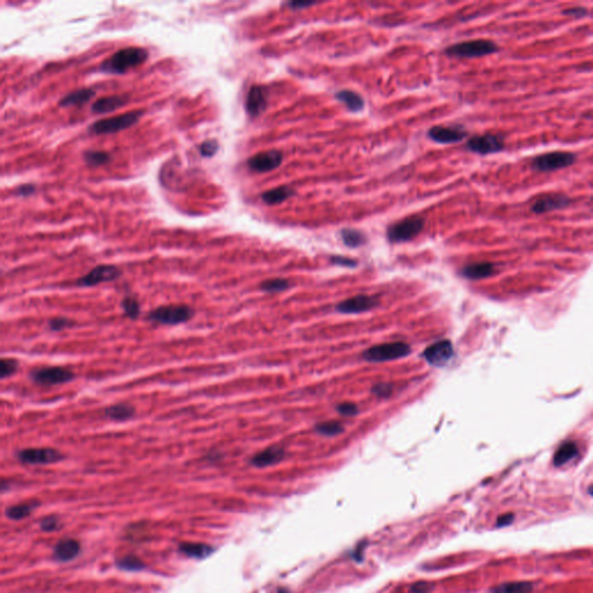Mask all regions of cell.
<instances>
[{"instance_id":"ac0fdd59","label":"cell","mask_w":593,"mask_h":593,"mask_svg":"<svg viewBox=\"0 0 593 593\" xmlns=\"http://www.w3.org/2000/svg\"><path fill=\"white\" fill-rule=\"evenodd\" d=\"M284 457V449L280 446H270L268 449L256 453L255 456L251 459V464L257 468L269 467L281 463Z\"/></svg>"},{"instance_id":"ffe728a7","label":"cell","mask_w":593,"mask_h":593,"mask_svg":"<svg viewBox=\"0 0 593 593\" xmlns=\"http://www.w3.org/2000/svg\"><path fill=\"white\" fill-rule=\"evenodd\" d=\"M104 416L114 422L129 421L136 415V408L128 402H119L108 406L104 410Z\"/></svg>"},{"instance_id":"f6af8a7d","label":"cell","mask_w":593,"mask_h":593,"mask_svg":"<svg viewBox=\"0 0 593 593\" xmlns=\"http://www.w3.org/2000/svg\"><path fill=\"white\" fill-rule=\"evenodd\" d=\"M317 4L318 3H313V1H291V3H288V6L291 10H302V8H311V6Z\"/></svg>"},{"instance_id":"ba28073f","label":"cell","mask_w":593,"mask_h":593,"mask_svg":"<svg viewBox=\"0 0 593 593\" xmlns=\"http://www.w3.org/2000/svg\"><path fill=\"white\" fill-rule=\"evenodd\" d=\"M576 162V155L572 152L555 151L538 155L531 162V167L538 172H554L568 168Z\"/></svg>"},{"instance_id":"30bf717a","label":"cell","mask_w":593,"mask_h":593,"mask_svg":"<svg viewBox=\"0 0 593 593\" xmlns=\"http://www.w3.org/2000/svg\"><path fill=\"white\" fill-rule=\"evenodd\" d=\"M119 276H121V270L119 266H113V264H100L90 270V273H87L85 276L78 278L75 282V285L79 288H92L101 283L116 281Z\"/></svg>"},{"instance_id":"74e56055","label":"cell","mask_w":593,"mask_h":593,"mask_svg":"<svg viewBox=\"0 0 593 593\" xmlns=\"http://www.w3.org/2000/svg\"><path fill=\"white\" fill-rule=\"evenodd\" d=\"M75 324L76 322L71 319H68V318H54L48 322V326L52 331H61L65 328L73 327Z\"/></svg>"},{"instance_id":"4dcf8cb0","label":"cell","mask_w":593,"mask_h":593,"mask_svg":"<svg viewBox=\"0 0 593 593\" xmlns=\"http://www.w3.org/2000/svg\"><path fill=\"white\" fill-rule=\"evenodd\" d=\"M122 309L126 317L131 320H137L141 314V304L133 295H126L122 300Z\"/></svg>"},{"instance_id":"9c48e42d","label":"cell","mask_w":593,"mask_h":593,"mask_svg":"<svg viewBox=\"0 0 593 593\" xmlns=\"http://www.w3.org/2000/svg\"><path fill=\"white\" fill-rule=\"evenodd\" d=\"M17 459L26 465H51L64 460L65 456L52 447H29L18 451Z\"/></svg>"},{"instance_id":"52a82bcc","label":"cell","mask_w":593,"mask_h":593,"mask_svg":"<svg viewBox=\"0 0 593 593\" xmlns=\"http://www.w3.org/2000/svg\"><path fill=\"white\" fill-rule=\"evenodd\" d=\"M75 373L72 370L63 367H39L30 371L29 378L32 379L37 385L40 386H56L61 384H68L75 379Z\"/></svg>"},{"instance_id":"c3c4849f","label":"cell","mask_w":593,"mask_h":593,"mask_svg":"<svg viewBox=\"0 0 593 593\" xmlns=\"http://www.w3.org/2000/svg\"><path fill=\"white\" fill-rule=\"evenodd\" d=\"M590 493L592 494L593 495V485L592 487H591V488H590Z\"/></svg>"},{"instance_id":"ab89813d","label":"cell","mask_w":593,"mask_h":593,"mask_svg":"<svg viewBox=\"0 0 593 593\" xmlns=\"http://www.w3.org/2000/svg\"><path fill=\"white\" fill-rule=\"evenodd\" d=\"M336 410H338V413L342 416L351 417L356 416L357 414H358V407L356 405H353V403L350 402H344L341 403V405H338L336 407Z\"/></svg>"},{"instance_id":"8d00e7d4","label":"cell","mask_w":593,"mask_h":593,"mask_svg":"<svg viewBox=\"0 0 593 593\" xmlns=\"http://www.w3.org/2000/svg\"><path fill=\"white\" fill-rule=\"evenodd\" d=\"M218 148H220V144H218V142L216 139H208V141L203 142L200 145L198 150H200L202 157L210 158V157H213V155H216Z\"/></svg>"},{"instance_id":"836d02e7","label":"cell","mask_w":593,"mask_h":593,"mask_svg":"<svg viewBox=\"0 0 593 593\" xmlns=\"http://www.w3.org/2000/svg\"><path fill=\"white\" fill-rule=\"evenodd\" d=\"M289 288H290V283L284 278H271V280L262 282V284H261V290L264 292H269V293L285 291Z\"/></svg>"},{"instance_id":"4316f807","label":"cell","mask_w":593,"mask_h":593,"mask_svg":"<svg viewBox=\"0 0 593 593\" xmlns=\"http://www.w3.org/2000/svg\"><path fill=\"white\" fill-rule=\"evenodd\" d=\"M39 502H27V503L17 504L10 507L5 511V514L8 519L12 521H21L23 518L28 517L35 507H39Z\"/></svg>"},{"instance_id":"2e32d148","label":"cell","mask_w":593,"mask_h":593,"mask_svg":"<svg viewBox=\"0 0 593 593\" xmlns=\"http://www.w3.org/2000/svg\"><path fill=\"white\" fill-rule=\"evenodd\" d=\"M268 107V93L261 85H253L246 97V110L252 117H257L266 112Z\"/></svg>"},{"instance_id":"d6986e66","label":"cell","mask_w":593,"mask_h":593,"mask_svg":"<svg viewBox=\"0 0 593 593\" xmlns=\"http://www.w3.org/2000/svg\"><path fill=\"white\" fill-rule=\"evenodd\" d=\"M81 547L78 540L65 538L58 541L54 548V558L58 562H68L79 555Z\"/></svg>"},{"instance_id":"ee69618b","label":"cell","mask_w":593,"mask_h":593,"mask_svg":"<svg viewBox=\"0 0 593 593\" xmlns=\"http://www.w3.org/2000/svg\"><path fill=\"white\" fill-rule=\"evenodd\" d=\"M331 262L335 263V264H338V266H356V262H355L353 260L348 259V257H343V256H334V257H331Z\"/></svg>"},{"instance_id":"603a6c76","label":"cell","mask_w":593,"mask_h":593,"mask_svg":"<svg viewBox=\"0 0 593 593\" xmlns=\"http://www.w3.org/2000/svg\"><path fill=\"white\" fill-rule=\"evenodd\" d=\"M496 271L493 263L480 262L468 264L463 269V275L469 280H481L492 276Z\"/></svg>"},{"instance_id":"8fae6325","label":"cell","mask_w":593,"mask_h":593,"mask_svg":"<svg viewBox=\"0 0 593 593\" xmlns=\"http://www.w3.org/2000/svg\"><path fill=\"white\" fill-rule=\"evenodd\" d=\"M504 146L505 143L503 138L495 133H485L480 136L472 137L466 144L468 151L482 155L503 151Z\"/></svg>"},{"instance_id":"f1b7e54d","label":"cell","mask_w":593,"mask_h":593,"mask_svg":"<svg viewBox=\"0 0 593 593\" xmlns=\"http://www.w3.org/2000/svg\"><path fill=\"white\" fill-rule=\"evenodd\" d=\"M342 241L344 242L345 246H348L350 249H357L363 246L367 242V237L365 234L362 233L360 231L355 230V229H344L341 231Z\"/></svg>"},{"instance_id":"b9f144b4","label":"cell","mask_w":593,"mask_h":593,"mask_svg":"<svg viewBox=\"0 0 593 593\" xmlns=\"http://www.w3.org/2000/svg\"><path fill=\"white\" fill-rule=\"evenodd\" d=\"M587 13H589L587 8H567L563 11V14L572 17V18H583V17L587 15Z\"/></svg>"},{"instance_id":"e575fe53","label":"cell","mask_w":593,"mask_h":593,"mask_svg":"<svg viewBox=\"0 0 593 593\" xmlns=\"http://www.w3.org/2000/svg\"><path fill=\"white\" fill-rule=\"evenodd\" d=\"M84 159L87 162V165L97 166L106 165L110 160V155L104 151H86L84 155Z\"/></svg>"},{"instance_id":"7dc6e473","label":"cell","mask_w":593,"mask_h":593,"mask_svg":"<svg viewBox=\"0 0 593 593\" xmlns=\"http://www.w3.org/2000/svg\"><path fill=\"white\" fill-rule=\"evenodd\" d=\"M514 519V516L510 514H504V516H500L498 518V521H497V526H505L509 525L511 521Z\"/></svg>"},{"instance_id":"e0dca14e","label":"cell","mask_w":593,"mask_h":593,"mask_svg":"<svg viewBox=\"0 0 593 593\" xmlns=\"http://www.w3.org/2000/svg\"><path fill=\"white\" fill-rule=\"evenodd\" d=\"M428 137L438 144H456L464 141L467 133L460 128L437 126L429 130Z\"/></svg>"},{"instance_id":"bcb514c9","label":"cell","mask_w":593,"mask_h":593,"mask_svg":"<svg viewBox=\"0 0 593 593\" xmlns=\"http://www.w3.org/2000/svg\"><path fill=\"white\" fill-rule=\"evenodd\" d=\"M35 193V187L32 186V184H23V186H20L18 188V191H17V194L19 196H30V195L34 194Z\"/></svg>"},{"instance_id":"60d3db41","label":"cell","mask_w":593,"mask_h":593,"mask_svg":"<svg viewBox=\"0 0 593 593\" xmlns=\"http://www.w3.org/2000/svg\"><path fill=\"white\" fill-rule=\"evenodd\" d=\"M392 392L393 386L391 384H378V385L373 386V389H372V393L374 396L381 398V399H385V398L392 396Z\"/></svg>"},{"instance_id":"484cf974","label":"cell","mask_w":593,"mask_h":593,"mask_svg":"<svg viewBox=\"0 0 593 593\" xmlns=\"http://www.w3.org/2000/svg\"><path fill=\"white\" fill-rule=\"evenodd\" d=\"M179 550L188 557L205 558L210 554H213L215 550H213V547L205 545V543H182L179 546Z\"/></svg>"},{"instance_id":"f546056e","label":"cell","mask_w":593,"mask_h":593,"mask_svg":"<svg viewBox=\"0 0 593 593\" xmlns=\"http://www.w3.org/2000/svg\"><path fill=\"white\" fill-rule=\"evenodd\" d=\"M532 583L511 582L504 583L493 589L492 593H529L532 591Z\"/></svg>"},{"instance_id":"3957f363","label":"cell","mask_w":593,"mask_h":593,"mask_svg":"<svg viewBox=\"0 0 593 593\" xmlns=\"http://www.w3.org/2000/svg\"><path fill=\"white\" fill-rule=\"evenodd\" d=\"M498 46L490 40L465 41L446 48L445 54L449 57L476 58L485 57L498 51Z\"/></svg>"},{"instance_id":"8992f818","label":"cell","mask_w":593,"mask_h":593,"mask_svg":"<svg viewBox=\"0 0 593 593\" xmlns=\"http://www.w3.org/2000/svg\"><path fill=\"white\" fill-rule=\"evenodd\" d=\"M143 115L142 110H133L121 115L113 116L109 119H100L90 126V133L95 135H110L122 130L129 129L138 123Z\"/></svg>"},{"instance_id":"1f68e13d","label":"cell","mask_w":593,"mask_h":593,"mask_svg":"<svg viewBox=\"0 0 593 593\" xmlns=\"http://www.w3.org/2000/svg\"><path fill=\"white\" fill-rule=\"evenodd\" d=\"M315 431L321 436L334 437L344 431V427L338 421L322 422L315 427Z\"/></svg>"},{"instance_id":"9a60e30c","label":"cell","mask_w":593,"mask_h":593,"mask_svg":"<svg viewBox=\"0 0 593 593\" xmlns=\"http://www.w3.org/2000/svg\"><path fill=\"white\" fill-rule=\"evenodd\" d=\"M378 305V299L371 295H355L351 298L345 299L338 304V312L343 314H358V313L367 312L374 309Z\"/></svg>"},{"instance_id":"7a4b0ae2","label":"cell","mask_w":593,"mask_h":593,"mask_svg":"<svg viewBox=\"0 0 593 593\" xmlns=\"http://www.w3.org/2000/svg\"><path fill=\"white\" fill-rule=\"evenodd\" d=\"M194 309L188 305H164L152 309L146 319L152 322L166 326L184 324L194 317Z\"/></svg>"},{"instance_id":"277c9868","label":"cell","mask_w":593,"mask_h":593,"mask_svg":"<svg viewBox=\"0 0 593 593\" xmlns=\"http://www.w3.org/2000/svg\"><path fill=\"white\" fill-rule=\"evenodd\" d=\"M425 217L421 215L406 217L403 220L392 224L387 230V237L391 242H407L413 240L425 229Z\"/></svg>"},{"instance_id":"5b68a950","label":"cell","mask_w":593,"mask_h":593,"mask_svg":"<svg viewBox=\"0 0 593 593\" xmlns=\"http://www.w3.org/2000/svg\"><path fill=\"white\" fill-rule=\"evenodd\" d=\"M410 353L409 345L405 342H391L374 345L363 353L364 360L371 363H384L400 360Z\"/></svg>"},{"instance_id":"7bdbcfd3","label":"cell","mask_w":593,"mask_h":593,"mask_svg":"<svg viewBox=\"0 0 593 593\" xmlns=\"http://www.w3.org/2000/svg\"><path fill=\"white\" fill-rule=\"evenodd\" d=\"M431 590V585L429 583L420 582L414 584L410 589L411 593H428Z\"/></svg>"},{"instance_id":"44dd1931","label":"cell","mask_w":593,"mask_h":593,"mask_svg":"<svg viewBox=\"0 0 593 593\" xmlns=\"http://www.w3.org/2000/svg\"><path fill=\"white\" fill-rule=\"evenodd\" d=\"M128 102V97L121 95H112V97H101L94 102L92 106V112L94 114H107L114 112L116 109L121 108Z\"/></svg>"},{"instance_id":"6da1fadb","label":"cell","mask_w":593,"mask_h":593,"mask_svg":"<svg viewBox=\"0 0 593 593\" xmlns=\"http://www.w3.org/2000/svg\"><path fill=\"white\" fill-rule=\"evenodd\" d=\"M148 57V50L144 48H124L106 59L101 64V70L104 72L123 75L131 68L143 64Z\"/></svg>"},{"instance_id":"83f0119b","label":"cell","mask_w":593,"mask_h":593,"mask_svg":"<svg viewBox=\"0 0 593 593\" xmlns=\"http://www.w3.org/2000/svg\"><path fill=\"white\" fill-rule=\"evenodd\" d=\"M579 454V447L574 443H565L557 449L554 456V464L556 466H562L567 464Z\"/></svg>"},{"instance_id":"d4e9b609","label":"cell","mask_w":593,"mask_h":593,"mask_svg":"<svg viewBox=\"0 0 593 593\" xmlns=\"http://www.w3.org/2000/svg\"><path fill=\"white\" fill-rule=\"evenodd\" d=\"M94 90L92 88H80L61 97L59 101L61 107H72V106H81L86 104L94 97Z\"/></svg>"},{"instance_id":"5bb4252c","label":"cell","mask_w":593,"mask_h":593,"mask_svg":"<svg viewBox=\"0 0 593 593\" xmlns=\"http://www.w3.org/2000/svg\"><path fill=\"white\" fill-rule=\"evenodd\" d=\"M453 353L454 350H453L452 343L447 340H443V341L436 342L425 349L423 357L432 367H442L446 363H449V360L453 357Z\"/></svg>"},{"instance_id":"d6a6232c","label":"cell","mask_w":593,"mask_h":593,"mask_svg":"<svg viewBox=\"0 0 593 593\" xmlns=\"http://www.w3.org/2000/svg\"><path fill=\"white\" fill-rule=\"evenodd\" d=\"M116 565L122 570L126 572H139L145 568V565L142 562L141 558L133 556V555H128V556L119 558L116 561Z\"/></svg>"},{"instance_id":"7402d4cb","label":"cell","mask_w":593,"mask_h":593,"mask_svg":"<svg viewBox=\"0 0 593 593\" xmlns=\"http://www.w3.org/2000/svg\"><path fill=\"white\" fill-rule=\"evenodd\" d=\"M335 97L338 102L344 104L347 109L350 112L358 113L363 110L365 107V101L360 94L353 92V90H342L335 94Z\"/></svg>"},{"instance_id":"cb8c5ba5","label":"cell","mask_w":593,"mask_h":593,"mask_svg":"<svg viewBox=\"0 0 593 593\" xmlns=\"http://www.w3.org/2000/svg\"><path fill=\"white\" fill-rule=\"evenodd\" d=\"M293 194H295V191L291 187L281 186V187L273 188V189H270V191H264L261 195V200L266 204L276 205L288 201L289 198L293 196Z\"/></svg>"},{"instance_id":"d590c367","label":"cell","mask_w":593,"mask_h":593,"mask_svg":"<svg viewBox=\"0 0 593 593\" xmlns=\"http://www.w3.org/2000/svg\"><path fill=\"white\" fill-rule=\"evenodd\" d=\"M0 367H1V371H0L1 379H6V378L12 377L18 371L19 365L18 362L15 360L3 358L0 362Z\"/></svg>"},{"instance_id":"7c38bea8","label":"cell","mask_w":593,"mask_h":593,"mask_svg":"<svg viewBox=\"0 0 593 593\" xmlns=\"http://www.w3.org/2000/svg\"><path fill=\"white\" fill-rule=\"evenodd\" d=\"M283 162V153L278 150L260 152L247 162L249 169L255 173H268L278 168Z\"/></svg>"},{"instance_id":"f35d334b","label":"cell","mask_w":593,"mask_h":593,"mask_svg":"<svg viewBox=\"0 0 593 593\" xmlns=\"http://www.w3.org/2000/svg\"><path fill=\"white\" fill-rule=\"evenodd\" d=\"M40 527L44 532H55V531L61 529V524L58 518L47 517L41 521Z\"/></svg>"},{"instance_id":"4fadbf2b","label":"cell","mask_w":593,"mask_h":593,"mask_svg":"<svg viewBox=\"0 0 593 593\" xmlns=\"http://www.w3.org/2000/svg\"><path fill=\"white\" fill-rule=\"evenodd\" d=\"M572 198L565 194H547L536 198L533 202L531 210L536 215L552 213L555 210L568 208L572 204Z\"/></svg>"}]
</instances>
